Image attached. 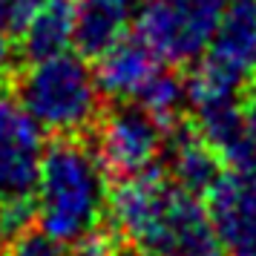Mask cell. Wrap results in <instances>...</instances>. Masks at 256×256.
<instances>
[{"label": "cell", "mask_w": 256, "mask_h": 256, "mask_svg": "<svg viewBox=\"0 0 256 256\" xmlns=\"http://www.w3.org/2000/svg\"><path fill=\"white\" fill-rule=\"evenodd\" d=\"M136 104H141L147 112H152L167 127V132H173L176 127H182V118L190 110L187 78H182L176 70H170V64H164L162 70L144 84Z\"/></svg>", "instance_id": "cell-12"}, {"label": "cell", "mask_w": 256, "mask_h": 256, "mask_svg": "<svg viewBox=\"0 0 256 256\" xmlns=\"http://www.w3.org/2000/svg\"><path fill=\"white\" fill-rule=\"evenodd\" d=\"M9 239H12V236H9V230H6V224H3V213H0V250L9 244Z\"/></svg>", "instance_id": "cell-18"}, {"label": "cell", "mask_w": 256, "mask_h": 256, "mask_svg": "<svg viewBox=\"0 0 256 256\" xmlns=\"http://www.w3.org/2000/svg\"><path fill=\"white\" fill-rule=\"evenodd\" d=\"M164 66L162 55L136 32L124 35L95 58V81L112 101H136L144 84Z\"/></svg>", "instance_id": "cell-8"}, {"label": "cell", "mask_w": 256, "mask_h": 256, "mask_svg": "<svg viewBox=\"0 0 256 256\" xmlns=\"http://www.w3.org/2000/svg\"><path fill=\"white\" fill-rule=\"evenodd\" d=\"M254 90H256V81H254Z\"/></svg>", "instance_id": "cell-20"}, {"label": "cell", "mask_w": 256, "mask_h": 256, "mask_svg": "<svg viewBox=\"0 0 256 256\" xmlns=\"http://www.w3.org/2000/svg\"><path fill=\"white\" fill-rule=\"evenodd\" d=\"M101 86L81 52L29 60L18 75V101L46 132L81 136L101 118Z\"/></svg>", "instance_id": "cell-3"}, {"label": "cell", "mask_w": 256, "mask_h": 256, "mask_svg": "<svg viewBox=\"0 0 256 256\" xmlns=\"http://www.w3.org/2000/svg\"><path fill=\"white\" fill-rule=\"evenodd\" d=\"M6 256H72V244L60 242L46 230H20L18 236L9 239L6 244Z\"/></svg>", "instance_id": "cell-13"}, {"label": "cell", "mask_w": 256, "mask_h": 256, "mask_svg": "<svg viewBox=\"0 0 256 256\" xmlns=\"http://www.w3.org/2000/svg\"><path fill=\"white\" fill-rule=\"evenodd\" d=\"M75 38V12L70 0H44L35 6L29 24L20 32V55L26 60H40L60 55L72 46Z\"/></svg>", "instance_id": "cell-11"}, {"label": "cell", "mask_w": 256, "mask_h": 256, "mask_svg": "<svg viewBox=\"0 0 256 256\" xmlns=\"http://www.w3.org/2000/svg\"><path fill=\"white\" fill-rule=\"evenodd\" d=\"M35 12V0H0V32L20 35Z\"/></svg>", "instance_id": "cell-15"}, {"label": "cell", "mask_w": 256, "mask_h": 256, "mask_svg": "<svg viewBox=\"0 0 256 256\" xmlns=\"http://www.w3.org/2000/svg\"><path fill=\"white\" fill-rule=\"evenodd\" d=\"M167 173L176 184L204 196L222 173V156L198 136L196 127H176L167 138Z\"/></svg>", "instance_id": "cell-10"}, {"label": "cell", "mask_w": 256, "mask_h": 256, "mask_svg": "<svg viewBox=\"0 0 256 256\" xmlns=\"http://www.w3.org/2000/svg\"><path fill=\"white\" fill-rule=\"evenodd\" d=\"M230 0H144L136 32L164 64H196L219 26Z\"/></svg>", "instance_id": "cell-4"}, {"label": "cell", "mask_w": 256, "mask_h": 256, "mask_svg": "<svg viewBox=\"0 0 256 256\" xmlns=\"http://www.w3.org/2000/svg\"><path fill=\"white\" fill-rule=\"evenodd\" d=\"M242 112H244V132H248V141H250V147L256 150V90L254 86H250L248 101L242 104Z\"/></svg>", "instance_id": "cell-17"}, {"label": "cell", "mask_w": 256, "mask_h": 256, "mask_svg": "<svg viewBox=\"0 0 256 256\" xmlns=\"http://www.w3.org/2000/svg\"><path fill=\"white\" fill-rule=\"evenodd\" d=\"M110 216L138 254L147 256H224L208 204L162 167L118 178L110 193Z\"/></svg>", "instance_id": "cell-1"}, {"label": "cell", "mask_w": 256, "mask_h": 256, "mask_svg": "<svg viewBox=\"0 0 256 256\" xmlns=\"http://www.w3.org/2000/svg\"><path fill=\"white\" fill-rule=\"evenodd\" d=\"M110 208L106 167L95 147L78 136H58L44 150L35 190V219L40 230L75 244L101 228Z\"/></svg>", "instance_id": "cell-2"}, {"label": "cell", "mask_w": 256, "mask_h": 256, "mask_svg": "<svg viewBox=\"0 0 256 256\" xmlns=\"http://www.w3.org/2000/svg\"><path fill=\"white\" fill-rule=\"evenodd\" d=\"M14 66H18V52H14L12 35L0 32V98L14 81Z\"/></svg>", "instance_id": "cell-16"}, {"label": "cell", "mask_w": 256, "mask_h": 256, "mask_svg": "<svg viewBox=\"0 0 256 256\" xmlns=\"http://www.w3.org/2000/svg\"><path fill=\"white\" fill-rule=\"evenodd\" d=\"M204 196L224 256H256V152L228 164Z\"/></svg>", "instance_id": "cell-7"}, {"label": "cell", "mask_w": 256, "mask_h": 256, "mask_svg": "<svg viewBox=\"0 0 256 256\" xmlns=\"http://www.w3.org/2000/svg\"><path fill=\"white\" fill-rule=\"evenodd\" d=\"M144 0H75V38L72 46L84 58H98L116 40L130 35Z\"/></svg>", "instance_id": "cell-9"}, {"label": "cell", "mask_w": 256, "mask_h": 256, "mask_svg": "<svg viewBox=\"0 0 256 256\" xmlns=\"http://www.w3.org/2000/svg\"><path fill=\"white\" fill-rule=\"evenodd\" d=\"M118 254H121L118 236L112 230H104V228H95L72 244V256H118Z\"/></svg>", "instance_id": "cell-14"}, {"label": "cell", "mask_w": 256, "mask_h": 256, "mask_svg": "<svg viewBox=\"0 0 256 256\" xmlns=\"http://www.w3.org/2000/svg\"><path fill=\"white\" fill-rule=\"evenodd\" d=\"M118 256H147V254H138V250H136V254H118Z\"/></svg>", "instance_id": "cell-19"}, {"label": "cell", "mask_w": 256, "mask_h": 256, "mask_svg": "<svg viewBox=\"0 0 256 256\" xmlns=\"http://www.w3.org/2000/svg\"><path fill=\"white\" fill-rule=\"evenodd\" d=\"M167 138V127L136 101H118L95 121V152L118 178L156 167Z\"/></svg>", "instance_id": "cell-5"}, {"label": "cell", "mask_w": 256, "mask_h": 256, "mask_svg": "<svg viewBox=\"0 0 256 256\" xmlns=\"http://www.w3.org/2000/svg\"><path fill=\"white\" fill-rule=\"evenodd\" d=\"M44 132L20 101L0 98V208L35 204Z\"/></svg>", "instance_id": "cell-6"}]
</instances>
